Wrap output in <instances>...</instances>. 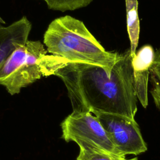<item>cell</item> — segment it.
<instances>
[{
  "mask_svg": "<svg viewBox=\"0 0 160 160\" xmlns=\"http://www.w3.org/2000/svg\"><path fill=\"white\" fill-rule=\"evenodd\" d=\"M94 115L120 155H139L146 151V144L135 119L108 113Z\"/></svg>",
  "mask_w": 160,
  "mask_h": 160,
  "instance_id": "obj_5",
  "label": "cell"
},
{
  "mask_svg": "<svg viewBox=\"0 0 160 160\" xmlns=\"http://www.w3.org/2000/svg\"><path fill=\"white\" fill-rule=\"evenodd\" d=\"M32 25L26 16L8 26L0 27V64L19 44L25 43Z\"/></svg>",
  "mask_w": 160,
  "mask_h": 160,
  "instance_id": "obj_7",
  "label": "cell"
},
{
  "mask_svg": "<svg viewBox=\"0 0 160 160\" xmlns=\"http://www.w3.org/2000/svg\"><path fill=\"white\" fill-rule=\"evenodd\" d=\"M152 77L160 84V48L155 52V59L151 68Z\"/></svg>",
  "mask_w": 160,
  "mask_h": 160,
  "instance_id": "obj_11",
  "label": "cell"
},
{
  "mask_svg": "<svg viewBox=\"0 0 160 160\" xmlns=\"http://www.w3.org/2000/svg\"><path fill=\"white\" fill-rule=\"evenodd\" d=\"M126 10L127 30L130 41V54L133 58L136 54V48L138 46L140 22L138 16V0H125Z\"/></svg>",
  "mask_w": 160,
  "mask_h": 160,
  "instance_id": "obj_8",
  "label": "cell"
},
{
  "mask_svg": "<svg viewBox=\"0 0 160 160\" xmlns=\"http://www.w3.org/2000/svg\"><path fill=\"white\" fill-rule=\"evenodd\" d=\"M152 88L151 94L156 108L160 111V84L153 77H152Z\"/></svg>",
  "mask_w": 160,
  "mask_h": 160,
  "instance_id": "obj_12",
  "label": "cell"
},
{
  "mask_svg": "<svg viewBox=\"0 0 160 160\" xmlns=\"http://www.w3.org/2000/svg\"><path fill=\"white\" fill-rule=\"evenodd\" d=\"M154 59L155 51L149 44L141 47L132 58L134 88L138 99L144 108H146L148 104L149 77Z\"/></svg>",
  "mask_w": 160,
  "mask_h": 160,
  "instance_id": "obj_6",
  "label": "cell"
},
{
  "mask_svg": "<svg viewBox=\"0 0 160 160\" xmlns=\"http://www.w3.org/2000/svg\"><path fill=\"white\" fill-rule=\"evenodd\" d=\"M52 10L64 12L85 8L93 0H42Z\"/></svg>",
  "mask_w": 160,
  "mask_h": 160,
  "instance_id": "obj_10",
  "label": "cell"
},
{
  "mask_svg": "<svg viewBox=\"0 0 160 160\" xmlns=\"http://www.w3.org/2000/svg\"><path fill=\"white\" fill-rule=\"evenodd\" d=\"M43 42L51 55L72 62L100 66L108 76L121 56L107 51L82 21L69 15L51 21L44 34Z\"/></svg>",
  "mask_w": 160,
  "mask_h": 160,
  "instance_id": "obj_2",
  "label": "cell"
},
{
  "mask_svg": "<svg viewBox=\"0 0 160 160\" xmlns=\"http://www.w3.org/2000/svg\"><path fill=\"white\" fill-rule=\"evenodd\" d=\"M76 160H138V158H126V156L104 150L84 148H79V152Z\"/></svg>",
  "mask_w": 160,
  "mask_h": 160,
  "instance_id": "obj_9",
  "label": "cell"
},
{
  "mask_svg": "<svg viewBox=\"0 0 160 160\" xmlns=\"http://www.w3.org/2000/svg\"><path fill=\"white\" fill-rule=\"evenodd\" d=\"M1 24H1V22H0V27H1Z\"/></svg>",
  "mask_w": 160,
  "mask_h": 160,
  "instance_id": "obj_14",
  "label": "cell"
},
{
  "mask_svg": "<svg viewBox=\"0 0 160 160\" xmlns=\"http://www.w3.org/2000/svg\"><path fill=\"white\" fill-rule=\"evenodd\" d=\"M130 50L121 54L108 76L98 66L72 62L55 76L64 82L72 111L108 113L135 119L138 98L134 88Z\"/></svg>",
  "mask_w": 160,
  "mask_h": 160,
  "instance_id": "obj_1",
  "label": "cell"
},
{
  "mask_svg": "<svg viewBox=\"0 0 160 160\" xmlns=\"http://www.w3.org/2000/svg\"><path fill=\"white\" fill-rule=\"evenodd\" d=\"M0 22L1 23V24H4L5 23V22H4V21L0 17Z\"/></svg>",
  "mask_w": 160,
  "mask_h": 160,
  "instance_id": "obj_13",
  "label": "cell"
},
{
  "mask_svg": "<svg viewBox=\"0 0 160 160\" xmlns=\"http://www.w3.org/2000/svg\"><path fill=\"white\" fill-rule=\"evenodd\" d=\"M61 127V138L66 142H76L79 148H96L120 155L97 116L90 112L72 111Z\"/></svg>",
  "mask_w": 160,
  "mask_h": 160,
  "instance_id": "obj_4",
  "label": "cell"
},
{
  "mask_svg": "<svg viewBox=\"0 0 160 160\" xmlns=\"http://www.w3.org/2000/svg\"><path fill=\"white\" fill-rule=\"evenodd\" d=\"M40 41L28 40L19 44L0 64V84L11 94L21 90L44 76L56 72L69 63V60L47 54Z\"/></svg>",
  "mask_w": 160,
  "mask_h": 160,
  "instance_id": "obj_3",
  "label": "cell"
}]
</instances>
